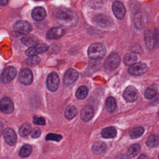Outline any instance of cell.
Wrapping results in <instances>:
<instances>
[{
	"label": "cell",
	"mask_w": 159,
	"mask_h": 159,
	"mask_svg": "<svg viewBox=\"0 0 159 159\" xmlns=\"http://www.w3.org/2000/svg\"><path fill=\"white\" fill-rule=\"evenodd\" d=\"M54 16L65 26H73L78 22L77 16L70 9L65 7H60L54 12Z\"/></svg>",
	"instance_id": "6da1fadb"
},
{
	"label": "cell",
	"mask_w": 159,
	"mask_h": 159,
	"mask_svg": "<svg viewBox=\"0 0 159 159\" xmlns=\"http://www.w3.org/2000/svg\"><path fill=\"white\" fill-rule=\"evenodd\" d=\"M106 52L105 46L101 43H94L91 44L88 50V54L90 58L93 60H100L104 57Z\"/></svg>",
	"instance_id": "7a4b0ae2"
},
{
	"label": "cell",
	"mask_w": 159,
	"mask_h": 159,
	"mask_svg": "<svg viewBox=\"0 0 159 159\" xmlns=\"http://www.w3.org/2000/svg\"><path fill=\"white\" fill-rule=\"evenodd\" d=\"M47 86L50 91H55L58 88L60 84V78L55 72L50 73L47 78Z\"/></svg>",
	"instance_id": "3957f363"
},
{
	"label": "cell",
	"mask_w": 159,
	"mask_h": 159,
	"mask_svg": "<svg viewBox=\"0 0 159 159\" xmlns=\"http://www.w3.org/2000/svg\"><path fill=\"white\" fill-rule=\"evenodd\" d=\"M17 75V71L14 66H9L6 67L1 75V80L4 83H10L12 81Z\"/></svg>",
	"instance_id": "277c9868"
},
{
	"label": "cell",
	"mask_w": 159,
	"mask_h": 159,
	"mask_svg": "<svg viewBox=\"0 0 159 159\" xmlns=\"http://www.w3.org/2000/svg\"><path fill=\"white\" fill-rule=\"evenodd\" d=\"M147 66L143 63H135L130 65L128 69V72L135 76L142 75L147 71Z\"/></svg>",
	"instance_id": "5b68a950"
},
{
	"label": "cell",
	"mask_w": 159,
	"mask_h": 159,
	"mask_svg": "<svg viewBox=\"0 0 159 159\" xmlns=\"http://www.w3.org/2000/svg\"><path fill=\"white\" fill-rule=\"evenodd\" d=\"M14 30L21 34H27L32 31L31 25L25 20H18L14 25Z\"/></svg>",
	"instance_id": "8992f818"
},
{
	"label": "cell",
	"mask_w": 159,
	"mask_h": 159,
	"mask_svg": "<svg viewBox=\"0 0 159 159\" xmlns=\"http://www.w3.org/2000/svg\"><path fill=\"white\" fill-rule=\"evenodd\" d=\"M120 63V57L117 53L111 54L106 60L105 68L108 70H112L117 68Z\"/></svg>",
	"instance_id": "52a82bcc"
},
{
	"label": "cell",
	"mask_w": 159,
	"mask_h": 159,
	"mask_svg": "<svg viewBox=\"0 0 159 159\" xmlns=\"http://www.w3.org/2000/svg\"><path fill=\"white\" fill-rule=\"evenodd\" d=\"M139 96L137 89L133 86H129L125 88L123 93V97L127 102H134L136 101Z\"/></svg>",
	"instance_id": "ba28073f"
},
{
	"label": "cell",
	"mask_w": 159,
	"mask_h": 159,
	"mask_svg": "<svg viewBox=\"0 0 159 159\" xmlns=\"http://www.w3.org/2000/svg\"><path fill=\"white\" fill-rule=\"evenodd\" d=\"M112 9L116 17L118 19H122L125 15V8L124 4L119 1H114L112 4Z\"/></svg>",
	"instance_id": "9c48e42d"
},
{
	"label": "cell",
	"mask_w": 159,
	"mask_h": 159,
	"mask_svg": "<svg viewBox=\"0 0 159 159\" xmlns=\"http://www.w3.org/2000/svg\"><path fill=\"white\" fill-rule=\"evenodd\" d=\"M48 47L45 44H37L34 46H31L25 51V55L28 57L37 55V54L42 53L47 51Z\"/></svg>",
	"instance_id": "30bf717a"
},
{
	"label": "cell",
	"mask_w": 159,
	"mask_h": 159,
	"mask_svg": "<svg viewBox=\"0 0 159 159\" xmlns=\"http://www.w3.org/2000/svg\"><path fill=\"white\" fill-rule=\"evenodd\" d=\"M0 110L5 114H10L14 110V104L8 97L3 98L0 102Z\"/></svg>",
	"instance_id": "8fae6325"
},
{
	"label": "cell",
	"mask_w": 159,
	"mask_h": 159,
	"mask_svg": "<svg viewBox=\"0 0 159 159\" xmlns=\"http://www.w3.org/2000/svg\"><path fill=\"white\" fill-rule=\"evenodd\" d=\"M19 80L25 85L31 84L33 80V75L30 70L28 68L22 69L19 73Z\"/></svg>",
	"instance_id": "7c38bea8"
},
{
	"label": "cell",
	"mask_w": 159,
	"mask_h": 159,
	"mask_svg": "<svg viewBox=\"0 0 159 159\" xmlns=\"http://www.w3.org/2000/svg\"><path fill=\"white\" fill-rule=\"evenodd\" d=\"M3 137L5 142L9 145H14L17 141V135L14 130L7 128L3 132Z\"/></svg>",
	"instance_id": "4fadbf2b"
},
{
	"label": "cell",
	"mask_w": 159,
	"mask_h": 159,
	"mask_svg": "<svg viewBox=\"0 0 159 159\" xmlns=\"http://www.w3.org/2000/svg\"><path fill=\"white\" fill-rule=\"evenodd\" d=\"M78 78V73L73 68H70L65 73L64 76V83L66 85H70L74 83Z\"/></svg>",
	"instance_id": "5bb4252c"
},
{
	"label": "cell",
	"mask_w": 159,
	"mask_h": 159,
	"mask_svg": "<svg viewBox=\"0 0 159 159\" xmlns=\"http://www.w3.org/2000/svg\"><path fill=\"white\" fill-rule=\"evenodd\" d=\"M94 20L98 25L103 28L108 27L111 24V19L104 14H99L96 16L94 17Z\"/></svg>",
	"instance_id": "9a60e30c"
},
{
	"label": "cell",
	"mask_w": 159,
	"mask_h": 159,
	"mask_svg": "<svg viewBox=\"0 0 159 159\" xmlns=\"http://www.w3.org/2000/svg\"><path fill=\"white\" fill-rule=\"evenodd\" d=\"M65 31L61 27H53L47 32V38L48 39H58L62 37Z\"/></svg>",
	"instance_id": "2e32d148"
},
{
	"label": "cell",
	"mask_w": 159,
	"mask_h": 159,
	"mask_svg": "<svg viewBox=\"0 0 159 159\" xmlns=\"http://www.w3.org/2000/svg\"><path fill=\"white\" fill-rule=\"evenodd\" d=\"M94 115V109L93 107L90 106L88 105L83 107L81 112V118L84 122L89 121Z\"/></svg>",
	"instance_id": "e0dca14e"
},
{
	"label": "cell",
	"mask_w": 159,
	"mask_h": 159,
	"mask_svg": "<svg viewBox=\"0 0 159 159\" xmlns=\"http://www.w3.org/2000/svg\"><path fill=\"white\" fill-rule=\"evenodd\" d=\"M46 17V11L44 8L42 7H35L32 12V17L36 21H40Z\"/></svg>",
	"instance_id": "ac0fdd59"
},
{
	"label": "cell",
	"mask_w": 159,
	"mask_h": 159,
	"mask_svg": "<svg viewBox=\"0 0 159 159\" xmlns=\"http://www.w3.org/2000/svg\"><path fill=\"white\" fill-rule=\"evenodd\" d=\"M92 151L94 153L97 155H102L107 149L106 145L102 142H96L92 146Z\"/></svg>",
	"instance_id": "d6986e66"
},
{
	"label": "cell",
	"mask_w": 159,
	"mask_h": 159,
	"mask_svg": "<svg viewBox=\"0 0 159 159\" xmlns=\"http://www.w3.org/2000/svg\"><path fill=\"white\" fill-rule=\"evenodd\" d=\"M146 21H147L146 17L145 15L142 12L138 13L135 17V19H134L135 25L136 26L137 28L139 29H142L144 27L146 24Z\"/></svg>",
	"instance_id": "ffe728a7"
},
{
	"label": "cell",
	"mask_w": 159,
	"mask_h": 159,
	"mask_svg": "<svg viewBox=\"0 0 159 159\" xmlns=\"http://www.w3.org/2000/svg\"><path fill=\"white\" fill-rule=\"evenodd\" d=\"M144 39L147 47L149 49H152L155 45V39L154 35L152 32V31L148 30L145 31L144 34Z\"/></svg>",
	"instance_id": "44dd1931"
},
{
	"label": "cell",
	"mask_w": 159,
	"mask_h": 159,
	"mask_svg": "<svg viewBox=\"0 0 159 159\" xmlns=\"http://www.w3.org/2000/svg\"><path fill=\"white\" fill-rule=\"evenodd\" d=\"M116 129L113 127H108L101 131V136L105 139H112L116 136Z\"/></svg>",
	"instance_id": "7402d4cb"
},
{
	"label": "cell",
	"mask_w": 159,
	"mask_h": 159,
	"mask_svg": "<svg viewBox=\"0 0 159 159\" xmlns=\"http://www.w3.org/2000/svg\"><path fill=\"white\" fill-rule=\"evenodd\" d=\"M137 56L134 52H130L125 55L124 58V62L126 65L130 66L137 62Z\"/></svg>",
	"instance_id": "603a6c76"
},
{
	"label": "cell",
	"mask_w": 159,
	"mask_h": 159,
	"mask_svg": "<svg viewBox=\"0 0 159 159\" xmlns=\"http://www.w3.org/2000/svg\"><path fill=\"white\" fill-rule=\"evenodd\" d=\"M157 93V87L155 84H153L148 88L145 91L144 95L147 99H151L156 96Z\"/></svg>",
	"instance_id": "cb8c5ba5"
},
{
	"label": "cell",
	"mask_w": 159,
	"mask_h": 159,
	"mask_svg": "<svg viewBox=\"0 0 159 159\" xmlns=\"http://www.w3.org/2000/svg\"><path fill=\"white\" fill-rule=\"evenodd\" d=\"M117 107V102L113 97L109 96L106 101V107L109 112H114Z\"/></svg>",
	"instance_id": "d4e9b609"
},
{
	"label": "cell",
	"mask_w": 159,
	"mask_h": 159,
	"mask_svg": "<svg viewBox=\"0 0 159 159\" xmlns=\"http://www.w3.org/2000/svg\"><path fill=\"white\" fill-rule=\"evenodd\" d=\"M77 114V109L76 108L72 105H70L66 107L65 111V117L68 119H73Z\"/></svg>",
	"instance_id": "484cf974"
},
{
	"label": "cell",
	"mask_w": 159,
	"mask_h": 159,
	"mask_svg": "<svg viewBox=\"0 0 159 159\" xmlns=\"http://www.w3.org/2000/svg\"><path fill=\"white\" fill-rule=\"evenodd\" d=\"M147 145L150 148L157 147L159 145V135H152L147 140Z\"/></svg>",
	"instance_id": "4316f807"
},
{
	"label": "cell",
	"mask_w": 159,
	"mask_h": 159,
	"mask_svg": "<svg viewBox=\"0 0 159 159\" xmlns=\"http://www.w3.org/2000/svg\"><path fill=\"white\" fill-rule=\"evenodd\" d=\"M144 132V129L142 127H137L129 132V135L132 139H137L142 136Z\"/></svg>",
	"instance_id": "83f0119b"
},
{
	"label": "cell",
	"mask_w": 159,
	"mask_h": 159,
	"mask_svg": "<svg viewBox=\"0 0 159 159\" xmlns=\"http://www.w3.org/2000/svg\"><path fill=\"white\" fill-rule=\"evenodd\" d=\"M140 150V146L139 144H134L131 145L127 150V155L129 157H134L136 156Z\"/></svg>",
	"instance_id": "f1b7e54d"
},
{
	"label": "cell",
	"mask_w": 159,
	"mask_h": 159,
	"mask_svg": "<svg viewBox=\"0 0 159 159\" xmlns=\"http://www.w3.org/2000/svg\"><path fill=\"white\" fill-rule=\"evenodd\" d=\"M88 93V89L86 86H81L78 88L76 92V96L80 99H84Z\"/></svg>",
	"instance_id": "f546056e"
},
{
	"label": "cell",
	"mask_w": 159,
	"mask_h": 159,
	"mask_svg": "<svg viewBox=\"0 0 159 159\" xmlns=\"http://www.w3.org/2000/svg\"><path fill=\"white\" fill-rule=\"evenodd\" d=\"M31 130H32V128L30 124H24L20 126L19 130V133L20 136L26 137L30 133Z\"/></svg>",
	"instance_id": "4dcf8cb0"
},
{
	"label": "cell",
	"mask_w": 159,
	"mask_h": 159,
	"mask_svg": "<svg viewBox=\"0 0 159 159\" xmlns=\"http://www.w3.org/2000/svg\"><path fill=\"white\" fill-rule=\"evenodd\" d=\"M32 151V147L30 145L26 144L22 146V147L20 148L19 151V155L21 157H23V158L27 157L30 155Z\"/></svg>",
	"instance_id": "1f68e13d"
},
{
	"label": "cell",
	"mask_w": 159,
	"mask_h": 159,
	"mask_svg": "<svg viewBox=\"0 0 159 159\" xmlns=\"http://www.w3.org/2000/svg\"><path fill=\"white\" fill-rule=\"evenodd\" d=\"M88 5L93 9H99L102 6L103 2L102 0H89Z\"/></svg>",
	"instance_id": "d6a6232c"
},
{
	"label": "cell",
	"mask_w": 159,
	"mask_h": 159,
	"mask_svg": "<svg viewBox=\"0 0 159 159\" xmlns=\"http://www.w3.org/2000/svg\"><path fill=\"white\" fill-rule=\"evenodd\" d=\"M40 62V58L37 55L31 56L29 57V58H27L25 60V63L30 66H34L37 65Z\"/></svg>",
	"instance_id": "836d02e7"
},
{
	"label": "cell",
	"mask_w": 159,
	"mask_h": 159,
	"mask_svg": "<svg viewBox=\"0 0 159 159\" xmlns=\"http://www.w3.org/2000/svg\"><path fill=\"white\" fill-rule=\"evenodd\" d=\"M62 139V136L58 134H48L45 137L46 140H53V141H57L59 142Z\"/></svg>",
	"instance_id": "e575fe53"
},
{
	"label": "cell",
	"mask_w": 159,
	"mask_h": 159,
	"mask_svg": "<svg viewBox=\"0 0 159 159\" xmlns=\"http://www.w3.org/2000/svg\"><path fill=\"white\" fill-rule=\"evenodd\" d=\"M21 42L25 45H32L34 43H35L36 42V40L34 39V37H32L26 36V37H24L22 38Z\"/></svg>",
	"instance_id": "d590c367"
},
{
	"label": "cell",
	"mask_w": 159,
	"mask_h": 159,
	"mask_svg": "<svg viewBox=\"0 0 159 159\" xmlns=\"http://www.w3.org/2000/svg\"><path fill=\"white\" fill-rule=\"evenodd\" d=\"M33 122L35 124H37V125H43L45 124V119L43 117H40L34 116L33 119Z\"/></svg>",
	"instance_id": "8d00e7d4"
},
{
	"label": "cell",
	"mask_w": 159,
	"mask_h": 159,
	"mask_svg": "<svg viewBox=\"0 0 159 159\" xmlns=\"http://www.w3.org/2000/svg\"><path fill=\"white\" fill-rule=\"evenodd\" d=\"M40 130L39 128L34 127L31 130L30 134H31V137L33 138H37L40 135Z\"/></svg>",
	"instance_id": "74e56055"
},
{
	"label": "cell",
	"mask_w": 159,
	"mask_h": 159,
	"mask_svg": "<svg viewBox=\"0 0 159 159\" xmlns=\"http://www.w3.org/2000/svg\"><path fill=\"white\" fill-rule=\"evenodd\" d=\"M154 39H155V44L159 47V31L156 30L154 32Z\"/></svg>",
	"instance_id": "f35d334b"
},
{
	"label": "cell",
	"mask_w": 159,
	"mask_h": 159,
	"mask_svg": "<svg viewBox=\"0 0 159 159\" xmlns=\"http://www.w3.org/2000/svg\"><path fill=\"white\" fill-rule=\"evenodd\" d=\"M9 0H0V4L2 6H5L8 3Z\"/></svg>",
	"instance_id": "ab89813d"
},
{
	"label": "cell",
	"mask_w": 159,
	"mask_h": 159,
	"mask_svg": "<svg viewBox=\"0 0 159 159\" xmlns=\"http://www.w3.org/2000/svg\"><path fill=\"white\" fill-rule=\"evenodd\" d=\"M2 131H3V125H2V124L0 122V135L2 134Z\"/></svg>",
	"instance_id": "60d3db41"
},
{
	"label": "cell",
	"mask_w": 159,
	"mask_h": 159,
	"mask_svg": "<svg viewBox=\"0 0 159 159\" xmlns=\"http://www.w3.org/2000/svg\"><path fill=\"white\" fill-rule=\"evenodd\" d=\"M142 157H145V158H146L147 157H146V156H145V155H141V156H140L139 158H142Z\"/></svg>",
	"instance_id": "b9f144b4"
},
{
	"label": "cell",
	"mask_w": 159,
	"mask_h": 159,
	"mask_svg": "<svg viewBox=\"0 0 159 159\" xmlns=\"http://www.w3.org/2000/svg\"><path fill=\"white\" fill-rule=\"evenodd\" d=\"M158 116H159V111H158Z\"/></svg>",
	"instance_id": "7bdbcfd3"
},
{
	"label": "cell",
	"mask_w": 159,
	"mask_h": 159,
	"mask_svg": "<svg viewBox=\"0 0 159 159\" xmlns=\"http://www.w3.org/2000/svg\"><path fill=\"white\" fill-rule=\"evenodd\" d=\"M158 158H159V156H158Z\"/></svg>",
	"instance_id": "ee69618b"
}]
</instances>
